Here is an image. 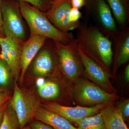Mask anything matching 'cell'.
<instances>
[{
	"mask_svg": "<svg viewBox=\"0 0 129 129\" xmlns=\"http://www.w3.org/2000/svg\"><path fill=\"white\" fill-rule=\"evenodd\" d=\"M18 3L21 15L27 22L31 35H39L64 44L71 43L72 35L57 29L49 21L45 13L27 3L18 1Z\"/></svg>",
	"mask_w": 129,
	"mask_h": 129,
	"instance_id": "obj_1",
	"label": "cell"
},
{
	"mask_svg": "<svg viewBox=\"0 0 129 129\" xmlns=\"http://www.w3.org/2000/svg\"><path fill=\"white\" fill-rule=\"evenodd\" d=\"M76 41L90 57L99 60L107 68L110 67L113 57L112 43L99 29L95 27L82 29Z\"/></svg>",
	"mask_w": 129,
	"mask_h": 129,
	"instance_id": "obj_2",
	"label": "cell"
},
{
	"mask_svg": "<svg viewBox=\"0 0 129 129\" xmlns=\"http://www.w3.org/2000/svg\"><path fill=\"white\" fill-rule=\"evenodd\" d=\"M9 106L16 113L20 129L34 118L40 107V101L34 95L19 88L15 81L13 95L9 101Z\"/></svg>",
	"mask_w": 129,
	"mask_h": 129,
	"instance_id": "obj_3",
	"label": "cell"
},
{
	"mask_svg": "<svg viewBox=\"0 0 129 129\" xmlns=\"http://www.w3.org/2000/svg\"><path fill=\"white\" fill-rule=\"evenodd\" d=\"M3 32L5 36L22 42L25 38V30L18 2L1 0Z\"/></svg>",
	"mask_w": 129,
	"mask_h": 129,
	"instance_id": "obj_4",
	"label": "cell"
},
{
	"mask_svg": "<svg viewBox=\"0 0 129 129\" xmlns=\"http://www.w3.org/2000/svg\"><path fill=\"white\" fill-rule=\"evenodd\" d=\"M76 101L82 106L98 104L114 101L119 98L114 93H110L86 80L81 79L74 90Z\"/></svg>",
	"mask_w": 129,
	"mask_h": 129,
	"instance_id": "obj_5",
	"label": "cell"
},
{
	"mask_svg": "<svg viewBox=\"0 0 129 129\" xmlns=\"http://www.w3.org/2000/svg\"><path fill=\"white\" fill-rule=\"evenodd\" d=\"M70 45L79 56L85 69V72L90 79L101 86L107 92L114 93L115 90L111 84L110 75L98 63L90 57L82 50L76 41H72Z\"/></svg>",
	"mask_w": 129,
	"mask_h": 129,
	"instance_id": "obj_6",
	"label": "cell"
},
{
	"mask_svg": "<svg viewBox=\"0 0 129 129\" xmlns=\"http://www.w3.org/2000/svg\"><path fill=\"white\" fill-rule=\"evenodd\" d=\"M107 103L96 104V106L92 107H69L51 102L45 104L44 107V108L60 115L70 122L78 124L83 119L99 113Z\"/></svg>",
	"mask_w": 129,
	"mask_h": 129,
	"instance_id": "obj_7",
	"label": "cell"
},
{
	"mask_svg": "<svg viewBox=\"0 0 129 129\" xmlns=\"http://www.w3.org/2000/svg\"><path fill=\"white\" fill-rule=\"evenodd\" d=\"M71 0L54 1L48 11L45 13L50 22L58 30L68 33L78 28L79 23H72L69 14L72 8Z\"/></svg>",
	"mask_w": 129,
	"mask_h": 129,
	"instance_id": "obj_8",
	"label": "cell"
},
{
	"mask_svg": "<svg viewBox=\"0 0 129 129\" xmlns=\"http://www.w3.org/2000/svg\"><path fill=\"white\" fill-rule=\"evenodd\" d=\"M21 42L12 37H0L1 48V57L9 67L12 76L15 80H19L20 76V58Z\"/></svg>",
	"mask_w": 129,
	"mask_h": 129,
	"instance_id": "obj_9",
	"label": "cell"
},
{
	"mask_svg": "<svg viewBox=\"0 0 129 129\" xmlns=\"http://www.w3.org/2000/svg\"><path fill=\"white\" fill-rule=\"evenodd\" d=\"M61 68L67 77L74 79L80 74L81 68L71 45L55 41Z\"/></svg>",
	"mask_w": 129,
	"mask_h": 129,
	"instance_id": "obj_10",
	"label": "cell"
},
{
	"mask_svg": "<svg viewBox=\"0 0 129 129\" xmlns=\"http://www.w3.org/2000/svg\"><path fill=\"white\" fill-rule=\"evenodd\" d=\"M47 38L37 35H31L28 39L21 46L19 80L22 83L25 73L32 60L45 44Z\"/></svg>",
	"mask_w": 129,
	"mask_h": 129,
	"instance_id": "obj_11",
	"label": "cell"
},
{
	"mask_svg": "<svg viewBox=\"0 0 129 129\" xmlns=\"http://www.w3.org/2000/svg\"><path fill=\"white\" fill-rule=\"evenodd\" d=\"M100 112L105 129H129L113 102L108 103Z\"/></svg>",
	"mask_w": 129,
	"mask_h": 129,
	"instance_id": "obj_12",
	"label": "cell"
},
{
	"mask_svg": "<svg viewBox=\"0 0 129 129\" xmlns=\"http://www.w3.org/2000/svg\"><path fill=\"white\" fill-rule=\"evenodd\" d=\"M34 118L54 129H77L66 119L41 107L36 113Z\"/></svg>",
	"mask_w": 129,
	"mask_h": 129,
	"instance_id": "obj_13",
	"label": "cell"
},
{
	"mask_svg": "<svg viewBox=\"0 0 129 129\" xmlns=\"http://www.w3.org/2000/svg\"><path fill=\"white\" fill-rule=\"evenodd\" d=\"M53 66L51 52L48 48H45L41 51L36 57L33 64V73L35 76H45L52 71Z\"/></svg>",
	"mask_w": 129,
	"mask_h": 129,
	"instance_id": "obj_14",
	"label": "cell"
},
{
	"mask_svg": "<svg viewBox=\"0 0 129 129\" xmlns=\"http://www.w3.org/2000/svg\"><path fill=\"white\" fill-rule=\"evenodd\" d=\"M96 3L98 12L102 24L109 31H115L117 29L116 24L108 4L105 0H96Z\"/></svg>",
	"mask_w": 129,
	"mask_h": 129,
	"instance_id": "obj_15",
	"label": "cell"
},
{
	"mask_svg": "<svg viewBox=\"0 0 129 129\" xmlns=\"http://www.w3.org/2000/svg\"><path fill=\"white\" fill-rule=\"evenodd\" d=\"M37 92L42 98L46 99H55L60 93L59 86L57 84L52 81H47L38 86Z\"/></svg>",
	"mask_w": 129,
	"mask_h": 129,
	"instance_id": "obj_16",
	"label": "cell"
},
{
	"mask_svg": "<svg viewBox=\"0 0 129 129\" xmlns=\"http://www.w3.org/2000/svg\"><path fill=\"white\" fill-rule=\"evenodd\" d=\"M110 9L119 24H124L127 18L125 2L124 0H107Z\"/></svg>",
	"mask_w": 129,
	"mask_h": 129,
	"instance_id": "obj_17",
	"label": "cell"
},
{
	"mask_svg": "<svg viewBox=\"0 0 129 129\" xmlns=\"http://www.w3.org/2000/svg\"><path fill=\"white\" fill-rule=\"evenodd\" d=\"M0 129H20L17 115L9 103L4 112Z\"/></svg>",
	"mask_w": 129,
	"mask_h": 129,
	"instance_id": "obj_18",
	"label": "cell"
},
{
	"mask_svg": "<svg viewBox=\"0 0 129 129\" xmlns=\"http://www.w3.org/2000/svg\"><path fill=\"white\" fill-rule=\"evenodd\" d=\"M77 129H105L101 113L83 119L78 124Z\"/></svg>",
	"mask_w": 129,
	"mask_h": 129,
	"instance_id": "obj_19",
	"label": "cell"
},
{
	"mask_svg": "<svg viewBox=\"0 0 129 129\" xmlns=\"http://www.w3.org/2000/svg\"><path fill=\"white\" fill-rule=\"evenodd\" d=\"M12 76L7 64L0 55V87H5L9 84Z\"/></svg>",
	"mask_w": 129,
	"mask_h": 129,
	"instance_id": "obj_20",
	"label": "cell"
},
{
	"mask_svg": "<svg viewBox=\"0 0 129 129\" xmlns=\"http://www.w3.org/2000/svg\"><path fill=\"white\" fill-rule=\"evenodd\" d=\"M129 59V36L127 35L120 48L117 59V66L120 67L127 62Z\"/></svg>",
	"mask_w": 129,
	"mask_h": 129,
	"instance_id": "obj_21",
	"label": "cell"
},
{
	"mask_svg": "<svg viewBox=\"0 0 129 129\" xmlns=\"http://www.w3.org/2000/svg\"><path fill=\"white\" fill-rule=\"evenodd\" d=\"M27 3L41 11L45 13L48 11L52 3L53 0H18Z\"/></svg>",
	"mask_w": 129,
	"mask_h": 129,
	"instance_id": "obj_22",
	"label": "cell"
},
{
	"mask_svg": "<svg viewBox=\"0 0 129 129\" xmlns=\"http://www.w3.org/2000/svg\"><path fill=\"white\" fill-rule=\"evenodd\" d=\"M117 107L121 114L123 120L124 122L127 120L129 117V99L122 102Z\"/></svg>",
	"mask_w": 129,
	"mask_h": 129,
	"instance_id": "obj_23",
	"label": "cell"
},
{
	"mask_svg": "<svg viewBox=\"0 0 129 129\" xmlns=\"http://www.w3.org/2000/svg\"><path fill=\"white\" fill-rule=\"evenodd\" d=\"M81 17V13L79 9L72 7L69 14V20L72 23H78L79 20Z\"/></svg>",
	"mask_w": 129,
	"mask_h": 129,
	"instance_id": "obj_24",
	"label": "cell"
},
{
	"mask_svg": "<svg viewBox=\"0 0 129 129\" xmlns=\"http://www.w3.org/2000/svg\"><path fill=\"white\" fill-rule=\"evenodd\" d=\"M30 127L32 129H54L48 125L37 120L32 121Z\"/></svg>",
	"mask_w": 129,
	"mask_h": 129,
	"instance_id": "obj_25",
	"label": "cell"
},
{
	"mask_svg": "<svg viewBox=\"0 0 129 129\" xmlns=\"http://www.w3.org/2000/svg\"><path fill=\"white\" fill-rule=\"evenodd\" d=\"M85 0H71L72 7L79 9L85 5Z\"/></svg>",
	"mask_w": 129,
	"mask_h": 129,
	"instance_id": "obj_26",
	"label": "cell"
},
{
	"mask_svg": "<svg viewBox=\"0 0 129 129\" xmlns=\"http://www.w3.org/2000/svg\"><path fill=\"white\" fill-rule=\"evenodd\" d=\"M10 95L6 93H0V108L11 99Z\"/></svg>",
	"mask_w": 129,
	"mask_h": 129,
	"instance_id": "obj_27",
	"label": "cell"
},
{
	"mask_svg": "<svg viewBox=\"0 0 129 129\" xmlns=\"http://www.w3.org/2000/svg\"><path fill=\"white\" fill-rule=\"evenodd\" d=\"M3 32V24L2 14L1 11V0H0V37H5Z\"/></svg>",
	"mask_w": 129,
	"mask_h": 129,
	"instance_id": "obj_28",
	"label": "cell"
},
{
	"mask_svg": "<svg viewBox=\"0 0 129 129\" xmlns=\"http://www.w3.org/2000/svg\"><path fill=\"white\" fill-rule=\"evenodd\" d=\"M9 102L5 103L3 106H2L0 108V126L2 122L3 117V114H4V112L6 109L7 108Z\"/></svg>",
	"mask_w": 129,
	"mask_h": 129,
	"instance_id": "obj_29",
	"label": "cell"
},
{
	"mask_svg": "<svg viewBox=\"0 0 129 129\" xmlns=\"http://www.w3.org/2000/svg\"><path fill=\"white\" fill-rule=\"evenodd\" d=\"M124 78L127 82L129 81V65L128 64L125 68L124 71Z\"/></svg>",
	"mask_w": 129,
	"mask_h": 129,
	"instance_id": "obj_30",
	"label": "cell"
},
{
	"mask_svg": "<svg viewBox=\"0 0 129 129\" xmlns=\"http://www.w3.org/2000/svg\"><path fill=\"white\" fill-rule=\"evenodd\" d=\"M21 129H32L31 128V127L29 126V127H28V126H24V127H23Z\"/></svg>",
	"mask_w": 129,
	"mask_h": 129,
	"instance_id": "obj_31",
	"label": "cell"
},
{
	"mask_svg": "<svg viewBox=\"0 0 129 129\" xmlns=\"http://www.w3.org/2000/svg\"><path fill=\"white\" fill-rule=\"evenodd\" d=\"M124 1L125 2V1H127V0H124Z\"/></svg>",
	"mask_w": 129,
	"mask_h": 129,
	"instance_id": "obj_32",
	"label": "cell"
},
{
	"mask_svg": "<svg viewBox=\"0 0 129 129\" xmlns=\"http://www.w3.org/2000/svg\"><path fill=\"white\" fill-rule=\"evenodd\" d=\"M53 1H57V0H53Z\"/></svg>",
	"mask_w": 129,
	"mask_h": 129,
	"instance_id": "obj_33",
	"label": "cell"
}]
</instances>
